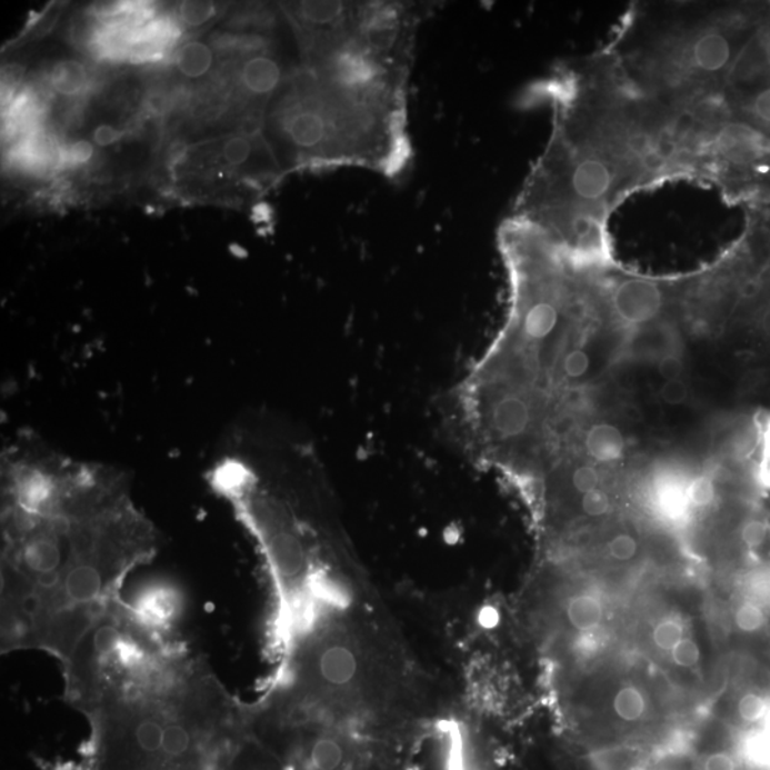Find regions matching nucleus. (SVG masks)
Here are the masks:
<instances>
[{
  "instance_id": "obj_1",
  "label": "nucleus",
  "mask_w": 770,
  "mask_h": 770,
  "mask_svg": "<svg viewBox=\"0 0 770 770\" xmlns=\"http://www.w3.org/2000/svg\"><path fill=\"white\" fill-rule=\"evenodd\" d=\"M156 551L158 532L120 471L30 436L3 451L4 649H42L67 661Z\"/></svg>"
},
{
  "instance_id": "obj_2",
  "label": "nucleus",
  "mask_w": 770,
  "mask_h": 770,
  "mask_svg": "<svg viewBox=\"0 0 770 770\" xmlns=\"http://www.w3.org/2000/svg\"><path fill=\"white\" fill-rule=\"evenodd\" d=\"M88 718L94 770H224L248 732L249 709L189 653Z\"/></svg>"
},
{
  "instance_id": "obj_3",
  "label": "nucleus",
  "mask_w": 770,
  "mask_h": 770,
  "mask_svg": "<svg viewBox=\"0 0 770 770\" xmlns=\"http://www.w3.org/2000/svg\"><path fill=\"white\" fill-rule=\"evenodd\" d=\"M409 668L376 633L344 613H321L299 629L279 697L372 739L407 748L414 737L404 709Z\"/></svg>"
},
{
  "instance_id": "obj_4",
  "label": "nucleus",
  "mask_w": 770,
  "mask_h": 770,
  "mask_svg": "<svg viewBox=\"0 0 770 770\" xmlns=\"http://www.w3.org/2000/svg\"><path fill=\"white\" fill-rule=\"evenodd\" d=\"M188 653L170 633L136 618L118 598L63 662L67 697L88 714L148 687Z\"/></svg>"
},
{
  "instance_id": "obj_5",
  "label": "nucleus",
  "mask_w": 770,
  "mask_h": 770,
  "mask_svg": "<svg viewBox=\"0 0 770 770\" xmlns=\"http://www.w3.org/2000/svg\"><path fill=\"white\" fill-rule=\"evenodd\" d=\"M287 770H409L404 748L303 714L280 751Z\"/></svg>"
},
{
  "instance_id": "obj_6",
  "label": "nucleus",
  "mask_w": 770,
  "mask_h": 770,
  "mask_svg": "<svg viewBox=\"0 0 770 770\" xmlns=\"http://www.w3.org/2000/svg\"><path fill=\"white\" fill-rule=\"evenodd\" d=\"M612 306L621 323L628 327L648 326L661 314L662 290L652 281L626 280L613 291Z\"/></svg>"
},
{
  "instance_id": "obj_7",
  "label": "nucleus",
  "mask_w": 770,
  "mask_h": 770,
  "mask_svg": "<svg viewBox=\"0 0 770 770\" xmlns=\"http://www.w3.org/2000/svg\"><path fill=\"white\" fill-rule=\"evenodd\" d=\"M123 606L146 626L170 633L180 612L179 593L163 583H153L136 590L132 598L119 597Z\"/></svg>"
},
{
  "instance_id": "obj_8",
  "label": "nucleus",
  "mask_w": 770,
  "mask_h": 770,
  "mask_svg": "<svg viewBox=\"0 0 770 770\" xmlns=\"http://www.w3.org/2000/svg\"><path fill=\"white\" fill-rule=\"evenodd\" d=\"M581 442L583 458L599 467L617 466L627 458V437L611 422H592L583 431Z\"/></svg>"
},
{
  "instance_id": "obj_9",
  "label": "nucleus",
  "mask_w": 770,
  "mask_h": 770,
  "mask_svg": "<svg viewBox=\"0 0 770 770\" xmlns=\"http://www.w3.org/2000/svg\"><path fill=\"white\" fill-rule=\"evenodd\" d=\"M240 82L251 98L267 99L279 90L283 82V69L279 60L264 52L244 60L240 70Z\"/></svg>"
},
{
  "instance_id": "obj_10",
  "label": "nucleus",
  "mask_w": 770,
  "mask_h": 770,
  "mask_svg": "<svg viewBox=\"0 0 770 770\" xmlns=\"http://www.w3.org/2000/svg\"><path fill=\"white\" fill-rule=\"evenodd\" d=\"M611 186V170L601 160L583 159L572 170L571 190L578 199L587 201L602 199Z\"/></svg>"
},
{
  "instance_id": "obj_11",
  "label": "nucleus",
  "mask_w": 770,
  "mask_h": 770,
  "mask_svg": "<svg viewBox=\"0 0 770 770\" xmlns=\"http://www.w3.org/2000/svg\"><path fill=\"white\" fill-rule=\"evenodd\" d=\"M731 59V44L721 32L701 34L693 44L694 67L702 72L717 73L727 67Z\"/></svg>"
},
{
  "instance_id": "obj_12",
  "label": "nucleus",
  "mask_w": 770,
  "mask_h": 770,
  "mask_svg": "<svg viewBox=\"0 0 770 770\" xmlns=\"http://www.w3.org/2000/svg\"><path fill=\"white\" fill-rule=\"evenodd\" d=\"M224 770H287L281 759L266 744L248 737L236 749Z\"/></svg>"
},
{
  "instance_id": "obj_13",
  "label": "nucleus",
  "mask_w": 770,
  "mask_h": 770,
  "mask_svg": "<svg viewBox=\"0 0 770 770\" xmlns=\"http://www.w3.org/2000/svg\"><path fill=\"white\" fill-rule=\"evenodd\" d=\"M566 617L577 632L591 633L601 627L603 603L593 593H578L567 602Z\"/></svg>"
},
{
  "instance_id": "obj_14",
  "label": "nucleus",
  "mask_w": 770,
  "mask_h": 770,
  "mask_svg": "<svg viewBox=\"0 0 770 770\" xmlns=\"http://www.w3.org/2000/svg\"><path fill=\"white\" fill-rule=\"evenodd\" d=\"M214 54L208 43L191 40L184 43L176 54V67L188 79L206 77L213 68Z\"/></svg>"
},
{
  "instance_id": "obj_15",
  "label": "nucleus",
  "mask_w": 770,
  "mask_h": 770,
  "mask_svg": "<svg viewBox=\"0 0 770 770\" xmlns=\"http://www.w3.org/2000/svg\"><path fill=\"white\" fill-rule=\"evenodd\" d=\"M88 79V70L73 59L60 60L50 72V84L54 92L64 98H74L82 93Z\"/></svg>"
},
{
  "instance_id": "obj_16",
  "label": "nucleus",
  "mask_w": 770,
  "mask_h": 770,
  "mask_svg": "<svg viewBox=\"0 0 770 770\" xmlns=\"http://www.w3.org/2000/svg\"><path fill=\"white\" fill-rule=\"evenodd\" d=\"M612 709L622 722L641 721L647 713L646 694L636 684H626L613 697Z\"/></svg>"
},
{
  "instance_id": "obj_17",
  "label": "nucleus",
  "mask_w": 770,
  "mask_h": 770,
  "mask_svg": "<svg viewBox=\"0 0 770 770\" xmlns=\"http://www.w3.org/2000/svg\"><path fill=\"white\" fill-rule=\"evenodd\" d=\"M260 138L253 134H236L226 140L221 149V159L224 166L236 169L246 166L259 153Z\"/></svg>"
},
{
  "instance_id": "obj_18",
  "label": "nucleus",
  "mask_w": 770,
  "mask_h": 770,
  "mask_svg": "<svg viewBox=\"0 0 770 770\" xmlns=\"http://www.w3.org/2000/svg\"><path fill=\"white\" fill-rule=\"evenodd\" d=\"M737 714L739 721L747 727H757L770 718V702L764 694L748 691L738 699Z\"/></svg>"
},
{
  "instance_id": "obj_19",
  "label": "nucleus",
  "mask_w": 770,
  "mask_h": 770,
  "mask_svg": "<svg viewBox=\"0 0 770 770\" xmlns=\"http://www.w3.org/2000/svg\"><path fill=\"white\" fill-rule=\"evenodd\" d=\"M718 498L717 481L711 476H697L687 482L684 487V501L694 510H704L711 507Z\"/></svg>"
},
{
  "instance_id": "obj_20",
  "label": "nucleus",
  "mask_w": 770,
  "mask_h": 770,
  "mask_svg": "<svg viewBox=\"0 0 770 770\" xmlns=\"http://www.w3.org/2000/svg\"><path fill=\"white\" fill-rule=\"evenodd\" d=\"M571 487L577 494L586 496L588 492L597 490L603 484L602 467L593 464L592 461L583 460L580 464L573 466L571 471Z\"/></svg>"
},
{
  "instance_id": "obj_21",
  "label": "nucleus",
  "mask_w": 770,
  "mask_h": 770,
  "mask_svg": "<svg viewBox=\"0 0 770 770\" xmlns=\"http://www.w3.org/2000/svg\"><path fill=\"white\" fill-rule=\"evenodd\" d=\"M734 626L743 633L762 631L768 626V617L763 608L753 601H742L733 613Z\"/></svg>"
},
{
  "instance_id": "obj_22",
  "label": "nucleus",
  "mask_w": 770,
  "mask_h": 770,
  "mask_svg": "<svg viewBox=\"0 0 770 770\" xmlns=\"http://www.w3.org/2000/svg\"><path fill=\"white\" fill-rule=\"evenodd\" d=\"M591 356L590 352L577 347L566 352L561 362V371L563 377L570 381H580L583 377L590 374Z\"/></svg>"
},
{
  "instance_id": "obj_23",
  "label": "nucleus",
  "mask_w": 770,
  "mask_h": 770,
  "mask_svg": "<svg viewBox=\"0 0 770 770\" xmlns=\"http://www.w3.org/2000/svg\"><path fill=\"white\" fill-rule=\"evenodd\" d=\"M683 637L682 622L676 618L663 619L652 631L653 643L663 652H671Z\"/></svg>"
},
{
  "instance_id": "obj_24",
  "label": "nucleus",
  "mask_w": 770,
  "mask_h": 770,
  "mask_svg": "<svg viewBox=\"0 0 770 770\" xmlns=\"http://www.w3.org/2000/svg\"><path fill=\"white\" fill-rule=\"evenodd\" d=\"M178 14L181 22L188 27L196 28L208 23L216 17V4L213 2H183L179 4Z\"/></svg>"
},
{
  "instance_id": "obj_25",
  "label": "nucleus",
  "mask_w": 770,
  "mask_h": 770,
  "mask_svg": "<svg viewBox=\"0 0 770 770\" xmlns=\"http://www.w3.org/2000/svg\"><path fill=\"white\" fill-rule=\"evenodd\" d=\"M639 551V542L632 533L619 532L613 536L607 543L608 556L613 561L628 562L637 557Z\"/></svg>"
},
{
  "instance_id": "obj_26",
  "label": "nucleus",
  "mask_w": 770,
  "mask_h": 770,
  "mask_svg": "<svg viewBox=\"0 0 770 770\" xmlns=\"http://www.w3.org/2000/svg\"><path fill=\"white\" fill-rule=\"evenodd\" d=\"M581 510L583 516L590 518H601L612 511V498L603 487L597 488L581 498Z\"/></svg>"
},
{
  "instance_id": "obj_27",
  "label": "nucleus",
  "mask_w": 770,
  "mask_h": 770,
  "mask_svg": "<svg viewBox=\"0 0 770 770\" xmlns=\"http://www.w3.org/2000/svg\"><path fill=\"white\" fill-rule=\"evenodd\" d=\"M724 113L727 112H724L721 99L713 98V96L698 100L691 109L692 118L704 124L722 122Z\"/></svg>"
},
{
  "instance_id": "obj_28",
  "label": "nucleus",
  "mask_w": 770,
  "mask_h": 770,
  "mask_svg": "<svg viewBox=\"0 0 770 770\" xmlns=\"http://www.w3.org/2000/svg\"><path fill=\"white\" fill-rule=\"evenodd\" d=\"M672 661L681 668L697 667L701 661V648L692 638L683 637L671 651Z\"/></svg>"
},
{
  "instance_id": "obj_29",
  "label": "nucleus",
  "mask_w": 770,
  "mask_h": 770,
  "mask_svg": "<svg viewBox=\"0 0 770 770\" xmlns=\"http://www.w3.org/2000/svg\"><path fill=\"white\" fill-rule=\"evenodd\" d=\"M658 371L663 381L681 380L683 361L677 352H668L658 361Z\"/></svg>"
},
{
  "instance_id": "obj_30",
  "label": "nucleus",
  "mask_w": 770,
  "mask_h": 770,
  "mask_svg": "<svg viewBox=\"0 0 770 770\" xmlns=\"http://www.w3.org/2000/svg\"><path fill=\"white\" fill-rule=\"evenodd\" d=\"M688 397V386L681 380L666 381L661 389V399L669 406L682 404Z\"/></svg>"
},
{
  "instance_id": "obj_31",
  "label": "nucleus",
  "mask_w": 770,
  "mask_h": 770,
  "mask_svg": "<svg viewBox=\"0 0 770 770\" xmlns=\"http://www.w3.org/2000/svg\"><path fill=\"white\" fill-rule=\"evenodd\" d=\"M120 138H122V132L112 124H100L93 132V142L100 148H108V146L119 142Z\"/></svg>"
},
{
  "instance_id": "obj_32",
  "label": "nucleus",
  "mask_w": 770,
  "mask_h": 770,
  "mask_svg": "<svg viewBox=\"0 0 770 770\" xmlns=\"http://www.w3.org/2000/svg\"><path fill=\"white\" fill-rule=\"evenodd\" d=\"M94 154L93 144L88 140H79V142L70 146L68 156L70 162L74 164H86L92 160Z\"/></svg>"
},
{
  "instance_id": "obj_33",
  "label": "nucleus",
  "mask_w": 770,
  "mask_h": 770,
  "mask_svg": "<svg viewBox=\"0 0 770 770\" xmlns=\"http://www.w3.org/2000/svg\"><path fill=\"white\" fill-rule=\"evenodd\" d=\"M753 113L764 123H770V88L762 90L753 100Z\"/></svg>"
},
{
  "instance_id": "obj_34",
  "label": "nucleus",
  "mask_w": 770,
  "mask_h": 770,
  "mask_svg": "<svg viewBox=\"0 0 770 770\" xmlns=\"http://www.w3.org/2000/svg\"><path fill=\"white\" fill-rule=\"evenodd\" d=\"M186 153H188V146H186L183 142H176L174 144H171L168 152L169 164H179L181 160L186 158Z\"/></svg>"
},
{
  "instance_id": "obj_35",
  "label": "nucleus",
  "mask_w": 770,
  "mask_h": 770,
  "mask_svg": "<svg viewBox=\"0 0 770 770\" xmlns=\"http://www.w3.org/2000/svg\"><path fill=\"white\" fill-rule=\"evenodd\" d=\"M629 148L637 153H647L649 148V139L647 134H636L629 140Z\"/></svg>"
},
{
  "instance_id": "obj_36",
  "label": "nucleus",
  "mask_w": 770,
  "mask_h": 770,
  "mask_svg": "<svg viewBox=\"0 0 770 770\" xmlns=\"http://www.w3.org/2000/svg\"><path fill=\"white\" fill-rule=\"evenodd\" d=\"M764 59H767V63L770 67V37L764 42Z\"/></svg>"
}]
</instances>
